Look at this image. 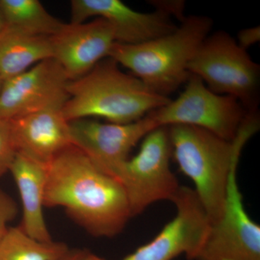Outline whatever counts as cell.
I'll return each instance as SVG.
<instances>
[{"label":"cell","mask_w":260,"mask_h":260,"mask_svg":"<svg viewBox=\"0 0 260 260\" xmlns=\"http://www.w3.org/2000/svg\"><path fill=\"white\" fill-rule=\"evenodd\" d=\"M45 208H64L94 237L119 235L132 218L124 188L71 145L47 164Z\"/></svg>","instance_id":"6da1fadb"},{"label":"cell","mask_w":260,"mask_h":260,"mask_svg":"<svg viewBox=\"0 0 260 260\" xmlns=\"http://www.w3.org/2000/svg\"><path fill=\"white\" fill-rule=\"evenodd\" d=\"M259 124L257 111L248 112L232 141L198 126H168L172 156L181 172L194 183V190L210 223L221 215L231 172L239 164L244 145L257 133Z\"/></svg>","instance_id":"7a4b0ae2"},{"label":"cell","mask_w":260,"mask_h":260,"mask_svg":"<svg viewBox=\"0 0 260 260\" xmlns=\"http://www.w3.org/2000/svg\"><path fill=\"white\" fill-rule=\"evenodd\" d=\"M68 91L69 99L61 111L68 121L99 117L114 124H128L171 101L150 90L134 75L124 73L110 57L70 81Z\"/></svg>","instance_id":"3957f363"},{"label":"cell","mask_w":260,"mask_h":260,"mask_svg":"<svg viewBox=\"0 0 260 260\" xmlns=\"http://www.w3.org/2000/svg\"><path fill=\"white\" fill-rule=\"evenodd\" d=\"M212 28L209 17L189 15L174 31L150 42L137 45L116 42L109 57L155 93L169 97L187 81L188 65Z\"/></svg>","instance_id":"277c9868"},{"label":"cell","mask_w":260,"mask_h":260,"mask_svg":"<svg viewBox=\"0 0 260 260\" xmlns=\"http://www.w3.org/2000/svg\"><path fill=\"white\" fill-rule=\"evenodd\" d=\"M211 91L236 98L246 112L257 111L259 65L225 31L208 36L188 65Z\"/></svg>","instance_id":"5b68a950"},{"label":"cell","mask_w":260,"mask_h":260,"mask_svg":"<svg viewBox=\"0 0 260 260\" xmlns=\"http://www.w3.org/2000/svg\"><path fill=\"white\" fill-rule=\"evenodd\" d=\"M172 147L168 126H159L143 139L138 153L128 159L115 175L124 188L132 218L150 205L172 201L180 185L170 168Z\"/></svg>","instance_id":"8992f818"},{"label":"cell","mask_w":260,"mask_h":260,"mask_svg":"<svg viewBox=\"0 0 260 260\" xmlns=\"http://www.w3.org/2000/svg\"><path fill=\"white\" fill-rule=\"evenodd\" d=\"M247 113L236 98L214 93L199 77L190 74L180 95L151 114L159 126H198L232 141Z\"/></svg>","instance_id":"52a82bcc"},{"label":"cell","mask_w":260,"mask_h":260,"mask_svg":"<svg viewBox=\"0 0 260 260\" xmlns=\"http://www.w3.org/2000/svg\"><path fill=\"white\" fill-rule=\"evenodd\" d=\"M172 202L175 217L150 242L120 260H174L181 254L194 260L208 235L209 218L191 188L181 186Z\"/></svg>","instance_id":"ba28073f"},{"label":"cell","mask_w":260,"mask_h":260,"mask_svg":"<svg viewBox=\"0 0 260 260\" xmlns=\"http://www.w3.org/2000/svg\"><path fill=\"white\" fill-rule=\"evenodd\" d=\"M237 167L238 164L231 172L221 215L210 223L194 260H260V226L244 208Z\"/></svg>","instance_id":"9c48e42d"},{"label":"cell","mask_w":260,"mask_h":260,"mask_svg":"<svg viewBox=\"0 0 260 260\" xmlns=\"http://www.w3.org/2000/svg\"><path fill=\"white\" fill-rule=\"evenodd\" d=\"M159 127L151 113L128 124L103 123L93 119L70 121L73 145L99 169L115 177L131 150L150 132Z\"/></svg>","instance_id":"30bf717a"},{"label":"cell","mask_w":260,"mask_h":260,"mask_svg":"<svg viewBox=\"0 0 260 260\" xmlns=\"http://www.w3.org/2000/svg\"><path fill=\"white\" fill-rule=\"evenodd\" d=\"M70 80L60 64L48 59L5 80L0 88V117L10 119L41 111L62 109Z\"/></svg>","instance_id":"8fae6325"},{"label":"cell","mask_w":260,"mask_h":260,"mask_svg":"<svg viewBox=\"0 0 260 260\" xmlns=\"http://www.w3.org/2000/svg\"><path fill=\"white\" fill-rule=\"evenodd\" d=\"M72 24L85 23L96 17L107 20L116 43L137 45L167 35L177 29L170 16L156 10L143 13L131 9L120 0H72Z\"/></svg>","instance_id":"7c38bea8"},{"label":"cell","mask_w":260,"mask_h":260,"mask_svg":"<svg viewBox=\"0 0 260 260\" xmlns=\"http://www.w3.org/2000/svg\"><path fill=\"white\" fill-rule=\"evenodd\" d=\"M50 39L53 59L60 64L70 81L81 78L109 57L116 43L112 27L100 18L88 23H64Z\"/></svg>","instance_id":"4fadbf2b"},{"label":"cell","mask_w":260,"mask_h":260,"mask_svg":"<svg viewBox=\"0 0 260 260\" xmlns=\"http://www.w3.org/2000/svg\"><path fill=\"white\" fill-rule=\"evenodd\" d=\"M10 121L17 153L45 165L73 145L70 121L61 109L41 111Z\"/></svg>","instance_id":"5bb4252c"},{"label":"cell","mask_w":260,"mask_h":260,"mask_svg":"<svg viewBox=\"0 0 260 260\" xmlns=\"http://www.w3.org/2000/svg\"><path fill=\"white\" fill-rule=\"evenodd\" d=\"M9 172L21 200L23 217L20 227L37 240L51 242L44 215L47 165L17 153Z\"/></svg>","instance_id":"9a60e30c"},{"label":"cell","mask_w":260,"mask_h":260,"mask_svg":"<svg viewBox=\"0 0 260 260\" xmlns=\"http://www.w3.org/2000/svg\"><path fill=\"white\" fill-rule=\"evenodd\" d=\"M50 37L6 27L0 36V76L3 81L53 58Z\"/></svg>","instance_id":"2e32d148"},{"label":"cell","mask_w":260,"mask_h":260,"mask_svg":"<svg viewBox=\"0 0 260 260\" xmlns=\"http://www.w3.org/2000/svg\"><path fill=\"white\" fill-rule=\"evenodd\" d=\"M0 8L7 27L25 34L52 37L64 25L39 0H0Z\"/></svg>","instance_id":"e0dca14e"},{"label":"cell","mask_w":260,"mask_h":260,"mask_svg":"<svg viewBox=\"0 0 260 260\" xmlns=\"http://www.w3.org/2000/svg\"><path fill=\"white\" fill-rule=\"evenodd\" d=\"M68 249L64 243L41 242L20 226L10 227L0 242V260H54Z\"/></svg>","instance_id":"ac0fdd59"},{"label":"cell","mask_w":260,"mask_h":260,"mask_svg":"<svg viewBox=\"0 0 260 260\" xmlns=\"http://www.w3.org/2000/svg\"><path fill=\"white\" fill-rule=\"evenodd\" d=\"M16 154L10 121L0 117V177L9 172Z\"/></svg>","instance_id":"d6986e66"},{"label":"cell","mask_w":260,"mask_h":260,"mask_svg":"<svg viewBox=\"0 0 260 260\" xmlns=\"http://www.w3.org/2000/svg\"><path fill=\"white\" fill-rule=\"evenodd\" d=\"M18 212L15 200L0 189V242L9 229L8 224L14 220Z\"/></svg>","instance_id":"ffe728a7"},{"label":"cell","mask_w":260,"mask_h":260,"mask_svg":"<svg viewBox=\"0 0 260 260\" xmlns=\"http://www.w3.org/2000/svg\"><path fill=\"white\" fill-rule=\"evenodd\" d=\"M152 5L155 9L167 13L169 16L174 15L179 20H183L185 17L183 15L184 3L182 1H153Z\"/></svg>","instance_id":"44dd1931"},{"label":"cell","mask_w":260,"mask_h":260,"mask_svg":"<svg viewBox=\"0 0 260 260\" xmlns=\"http://www.w3.org/2000/svg\"><path fill=\"white\" fill-rule=\"evenodd\" d=\"M259 29V26H255L240 30L238 34L237 44L242 49L246 50L247 48L259 42L260 39Z\"/></svg>","instance_id":"7402d4cb"},{"label":"cell","mask_w":260,"mask_h":260,"mask_svg":"<svg viewBox=\"0 0 260 260\" xmlns=\"http://www.w3.org/2000/svg\"><path fill=\"white\" fill-rule=\"evenodd\" d=\"M54 260H107L87 249H68Z\"/></svg>","instance_id":"603a6c76"},{"label":"cell","mask_w":260,"mask_h":260,"mask_svg":"<svg viewBox=\"0 0 260 260\" xmlns=\"http://www.w3.org/2000/svg\"><path fill=\"white\" fill-rule=\"evenodd\" d=\"M7 25L5 22L4 15H3V12H2L1 8H0V36L4 32L5 28H6Z\"/></svg>","instance_id":"cb8c5ba5"},{"label":"cell","mask_w":260,"mask_h":260,"mask_svg":"<svg viewBox=\"0 0 260 260\" xmlns=\"http://www.w3.org/2000/svg\"><path fill=\"white\" fill-rule=\"evenodd\" d=\"M3 78H2V77L0 76V88H1L2 85H3Z\"/></svg>","instance_id":"d4e9b609"}]
</instances>
